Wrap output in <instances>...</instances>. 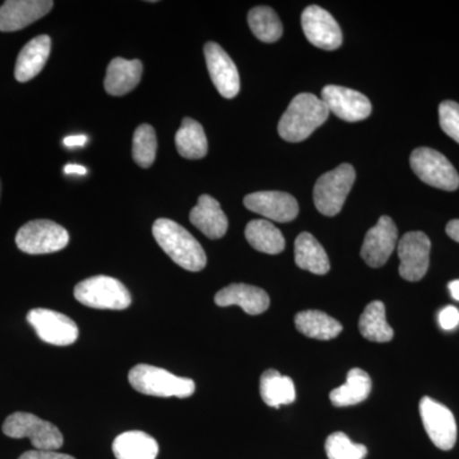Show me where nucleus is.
Wrapping results in <instances>:
<instances>
[{"instance_id": "obj_1", "label": "nucleus", "mask_w": 459, "mask_h": 459, "mask_svg": "<svg viewBox=\"0 0 459 459\" xmlns=\"http://www.w3.org/2000/svg\"><path fill=\"white\" fill-rule=\"evenodd\" d=\"M152 232L157 244L184 270L199 272L207 264L204 247L179 223L169 219H159L153 223Z\"/></svg>"}, {"instance_id": "obj_2", "label": "nucleus", "mask_w": 459, "mask_h": 459, "mask_svg": "<svg viewBox=\"0 0 459 459\" xmlns=\"http://www.w3.org/2000/svg\"><path fill=\"white\" fill-rule=\"evenodd\" d=\"M328 108L313 93H300L292 99L279 123V134L287 142H301L309 138L316 128L327 122Z\"/></svg>"}, {"instance_id": "obj_3", "label": "nucleus", "mask_w": 459, "mask_h": 459, "mask_svg": "<svg viewBox=\"0 0 459 459\" xmlns=\"http://www.w3.org/2000/svg\"><path fill=\"white\" fill-rule=\"evenodd\" d=\"M129 383L140 394L155 397L188 398L195 391V383L189 377H177L147 364L137 365L129 371Z\"/></svg>"}, {"instance_id": "obj_4", "label": "nucleus", "mask_w": 459, "mask_h": 459, "mask_svg": "<svg viewBox=\"0 0 459 459\" xmlns=\"http://www.w3.org/2000/svg\"><path fill=\"white\" fill-rule=\"evenodd\" d=\"M74 298L93 309L124 310L131 307L132 296L119 280L95 276L78 283Z\"/></svg>"}, {"instance_id": "obj_5", "label": "nucleus", "mask_w": 459, "mask_h": 459, "mask_svg": "<svg viewBox=\"0 0 459 459\" xmlns=\"http://www.w3.org/2000/svg\"><path fill=\"white\" fill-rule=\"evenodd\" d=\"M3 433L13 439L27 437L38 451H57L65 443V437L56 425L27 412L8 416L3 424Z\"/></svg>"}, {"instance_id": "obj_6", "label": "nucleus", "mask_w": 459, "mask_h": 459, "mask_svg": "<svg viewBox=\"0 0 459 459\" xmlns=\"http://www.w3.org/2000/svg\"><path fill=\"white\" fill-rule=\"evenodd\" d=\"M356 172L352 165L342 164L322 175L314 186V204L325 216L341 212L347 195L355 183Z\"/></svg>"}, {"instance_id": "obj_7", "label": "nucleus", "mask_w": 459, "mask_h": 459, "mask_svg": "<svg viewBox=\"0 0 459 459\" xmlns=\"http://www.w3.org/2000/svg\"><path fill=\"white\" fill-rule=\"evenodd\" d=\"M69 243L68 231L50 220H35L18 230L16 244L27 255H49L65 249Z\"/></svg>"}, {"instance_id": "obj_8", "label": "nucleus", "mask_w": 459, "mask_h": 459, "mask_svg": "<svg viewBox=\"0 0 459 459\" xmlns=\"http://www.w3.org/2000/svg\"><path fill=\"white\" fill-rule=\"evenodd\" d=\"M411 168L419 179L434 188L455 192L459 186V175L455 166L442 153L429 147L416 148L411 153Z\"/></svg>"}, {"instance_id": "obj_9", "label": "nucleus", "mask_w": 459, "mask_h": 459, "mask_svg": "<svg viewBox=\"0 0 459 459\" xmlns=\"http://www.w3.org/2000/svg\"><path fill=\"white\" fill-rule=\"evenodd\" d=\"M422 424L435 446L442 451H451L457 442V422L452 411L433 398L420 401Z\"/></svg>"}, {"instance_id": "obj_10", "label": "nucleus", "mask_w": 459, "mask_h": 459, "mask_svg": "<svg viewBox=\"0 0 459 459\" xmlns=\"http://www.w3.org/2000/svg\"><path fill=\"white\" fill-rule=\"evenodd\" d=\"M430 238L424 232L411 231L403 235L398 243L402 279L410 282L424 279L430 264Z\"/></svg>"}, {"instance_id": "obj_11", "label": "nucleus", "mask_w": 459, "mask_h": 459, "mask_svg": "<svg viewBox=\"0 0 459 459\" xmlns=\"http://www.w3.org/2000/svg\"><path fill=\"white\" fill-rule=\"evenodd\" d=\"M27 320L44 342L56 346H69L80 336L77 325L65 316L49 309H33L27 314Z\"/></svg>"}, {"instance_id": "obj_12", "label": "nucleus", "mask_w": 459, "mask_h": 459, "mask_svg": "<svg viewBox=\"0 0 459 459\" xmlns=\"http://www.w3.org/2000/svg\"><path fill=\"white\" fill-rule=\"evenodd\" d=\"M301 25L307 40L314 47L336 50L342 45V31L331 13L318 5H310L303 12Z\"/></svg>"}, {"instance_id": "obj_13", "label": "nucleus", "mask_w": 459, "mask_h": 459, "mask_svg": "<svg viewBox=\"0 0 459 459\" xmlns=\"http://www.w3.org/2000/svg\"><path fill=\"white\" fill-rule=\"evenodd\" d=\"M323 102L329 111L346 122H360L371 114V104L359 91L341 86H325L322 90Z\"/></svg>"}, {"instance_id": "obj_14", "label": "nucleus", "mask_w": 459, "mask_h": 459, "mask_svg": "<svg viewBox=\"0 0 459 459\" xmlns=\"http://www.w3.org/2000/svg\"><path fill=\"white\" fill-rule=\"evenodd\" d=\"M398 230L391 217L382 216L374 228L367 232L361 247V256L370 267L385 265L397 246Z\"/></svg>"}, {"instance_id": "obj_15", "label": "nucleus", "mask_w": 459, "mask_h": 459, "mask_svg": "<svg viewBox=\"0 0 459 459\" xmlns=\"http://www.w3.org/2000/svg\"><path fill=\"white\" fill-rule=\"evenodd\" d=\"M204 56L211 80L220 95L225 99H234L240 91V77L231 57L216 42L205 44Z\"/></svg>"}, {"instance_id": "obj_16", "label": "nucleus", "mask_w": 459, "mask_h": 459, "mask_svg": "<svg viewBox=\"0 0 459 459\" xmlns=\"http://www.w3.org/2000/svg\"><path fill=\"white\" fill-rule=\"evenodd\" d=\"M51 0H8L0 7V31L14 32L25 29L53 9Z\"/></svg>"}, {"instance_id": "obj_17", "label": "nucleus", "mask_w": 459, "mask_h": 459, "mask_svg": "<svg viewBox=\"0 0 459 459\" xmlns=\"http://www.w3.org/2000/svg\"><path fill=\"white\" fill-rule=\"evenodd\" d=\"M244 205L252 212L276 222H290L299 214V204L289 193L256 192L244 198Z\"/></svg>"}, {"instance_id": "obj_18", "label": "nucleus", "mask_w": 459, "mask_h": 459, "mask_svg": "<svg viewBox=\"0 0 459 459\" xmlns=\"http://www.w3.org/2000/svg\"><path fill=\"white\" fill-rule=\"evenodd\" d=\"M214 303L226 307L238 305L249 316H259L270 307V296L259 287L234 283L220 290L214 296Z\"/></svg>"}, {"instance_id": "obj_19", "label": "nucleus", "mask_w": 459, "mask_h": 459, "mask_svg": "<svg viewBox=\"0 0 459 459\" xmlns=\"http://www.w3.org/2000/svg\"><path fill=\"white\" fill-rule=\"evenodd\" d=\"M189 217L190 222L212 240L225 237L228 232V217L219 202L211 195H201L198 204L193 208Z\"/></svg>"}, {"instance_id": "obj_20", "label": "nucleus", "mask_w": 459, "mask_h": 459, "mask_svg": "<svg viewBox=\"0 0 459 459\" xmlns=\"http://www.w3.org/2000/svg\"><path fill=\"white\" fill-rule=\"evenodd\" d=\"M51 39L48 35H40L27 42L17 57L14 77L18 82H29L40 74L49 59Z\"/></svg>"}, {"instance_id": "obj_21", "label": "nucleus", "mask_w": 459, "mask_h": 459, "mask_svg": "<svg viewBox=\"0 0 459 459\" xmlns=\"http://www.w3.org/2000/svg\"><path fill=\"white\" fill-rule=\"evenodd\" d=\"M143 65L141 60H126L115 57L108 66L105 90L111 96H124L141 82Z\"/></svg>"}, {"instance_id": "obj_22", "label": "nucleus", "mask_w": 459, "mask_h": 459, "mask_svg": "<svg viewBox=\"0 0 459 459\" xmlns=\"http://www.w3.org/2000/svg\"><path fill=\"white\" fill-rule=\"evenodd\" d=\"M295 263L301 270L327 274L331 270L327 253L309 232H301L295 241Z\"/></svg>"}, {"instance_id": "obj_23", "label": "nucleus", "mask_w": 459, "mask_h": 459, "mask_svg": "<svg viewBox=\"0 0 459 459\" xmlns=\"http://www.w3.org/2000/svg\"><path fill=\"white\" fill-rule=\"evenodd\" d=\"M113 452L117 459H156L159 444L143 431H126L114 440Z\"/></svg>"}, {"instance_id": "obj_24", "label": "nucleus", "mask_w": 459, "mask_h": 459, "mask_svg": "<svg viewBox=\"0 0 459 459\" xmlns=\"http://www.w3.org/2000/svg\"><path fill=\"white\" fill-rule=\"evenodd\" d=\"M295 325L300 333L320 341L336 338L342 332V325L328 314L319 310H307L295 316Z\"/></svg>"}, {"instance_id": "obj_25", "label": "nucleus", "mask_w": 459, "mask_h": 459, "mask_svg": "<svg viewBox=\"0 0 459 459\" xmlns=\"http://www.w3.org/2000/svg\"><path fill=\"white\" fill-rule=\"evenodd\" d=\"M370 392L371 379L369 374L355 368L347 374L346 383L333 389L329 394V398H331L334 406H353V404H359L367 400Z\"/></svg>"}, {"instance_id": "obj_26", "label": "nucleus", "mask_w": 459, "mask_h": 459, "mask_svg": "<svg viewBox=\"0 0 459 459\" xmlns=\"http://www.w3.org/2000/svg\"><path fill=\"white\" fill-rule=\"evenodd\" d=\"M250 246L265 255H280L285 249V238L273 223L267 220H253L246 228Z\"/></svg>"}, {"instance_id": "obj_27", "label": "nucleus", "mask_w": 459, "mask_h": 459, "mask_svg": "<svg viewBox=\"0 0 459 459\" xmlns=\"http://www.w3.org/2000/svg\"><path fill=\"white\" fill-rule=\"evenodd\" d=\"M178 152L184 159H204L208 152V142L204 126L195 120L186 117L181 122L179 131L175 135Z\"/></svg>"}, {"instance_id": "obj_28", "label": "nucleus", "mask_w": 459, "mask_h": 459, "mask_svg": "<svg viewBox=\"0 0 459 459\" xmlns=\"http://www.w3.org/2000/svg\"><path fill=\"white\" fill-rule=\"evenodd\" d=\"M262 400L270 407L279 409L296 400L295 385L291 377L281 376L280 371L265 370L261 377Z\"/></svg>"}, {"instance_id": "obj_29", "label": "nucleus", "mask_w": 459, "mask_h": 459, "mask_svg": "<svg viewBox=\"0 0 459 459\" xmlns=\"http://www.w3.org/2000/svg\"><path fill=\"white\" fill-rule=\"evenodd\" d=\"M359 328L362 337L371 342H389L394 336V329L385 319V307L382 301H373L361 314Z\"/></svg>"}, {"instance_id": "obj_30", "label": "nucleus", "mask_w": 459, "mask_h": 459, "mask_svg": "<svg viewBox=\"0 0 459 459\" xmlns=\"http://www.w3.org/2000/svg\"><path fill=\"white\" fill-rule=\"evenodd\" d=\"M247 22L256 39L263 42H276L282 36L283 27L276 12L270 7H255L247 14Z\"/></svg>"}, {"instance_id": "obj_31", "label": "nucleus", "mask_w": 459, "mask_h": 459, "mask_svg": "<svg viewBox=\"0 0 459 459\" xmlns=\"http://www.w3.org/2000/svg\"><path fill=\"white\" fill-rule=\"evenodd\" d=\"M157 137L155 129L148 124H142L133 135V159L141 168L148 169L155 162Z\"/></svg>"}, {"instance_id": "obj_32", "label": "nucleus", "mask_w": 459, "mask_h": 459, "mask_svg": "<svg viewBox=\"0 0 459 459\" xmlns=\"http://www.w3.org/2000/svg\"><path fill=\"white\" fill-rule=\"evenodd\" d=\"M325 453L329 459H364L368 448L364 444L352 443L346 434L338 431L325 440Z\"/></svg>"}, {"instance_id": "obj_33", "label": "nucleus", "mask_w": 459, "mask_h": 459, "mask_svg": "<svg viewBox=\"0 0 459 459\" xmlns=\"http://www.w3.org/2000/svg\"><path fill=\"white\" fill-rule=\"evenodd\" d=\"M440 126L446 134L459 143V104L444 101L439 107Z\"/></svg>"}, {"instance_id": "obj_34", "label": "nucleus", "mask_w": 459, "mask_h": 459, "mask_svg": "<svg viewBox=\"0 0 459 459\" xmlns=\"http://www.w3.org/2000/svg\"><path fill=\"white\" fill-rule=\"evenodd\" d=\"M439 325L444 331H452L459 325V310L455 307H444L439 314Z\"/></svg>"}, {"instance_id": "obj_35", "label": "nucleus", "mask_w": 459, "mask_h": 459, "mask_svg": "<svg viewBox=\"0 0 459 459\" xmlns=\"http://www.w3.org/2000/svg\"><path fill=\"white\" fill-rule=\"evenodd\" d=\"M18 459H75L72 455H63V453H57L56 451H29L23 453Z\"/></svg>"}, {"instance_id": "obj_36", "label": "nucleus", "mask_w": 459, "mask_h": 459, "mask_svg": "<svg viewBox=\"0 0 459 459\" xmlns=\"http://www.w3.org/2000/svg\"><path fill=\"white\" fill-rule=\"evenodd\" d=\"M87 137L86 135H71V137L65 138L63 143H65V147H83L86 144Z\"/></svg>"}, {"instance_id": "obj_37", "label": "nucleus", "mask_w": 459, "mask_h": 459, "mask_svg": "<svg viewBox=\"0 0 459 459\" xmlns=\"http://www.w3.org/2000/svg\"><path fill=\"white\" fill-rule=\"evenodd\" d=\"M446 234H448V237L452 238L453 240L459 243V220H452V221L446 225Z\"/></svg>"}, {"instance_id": "obj_38", "label": "nucleus", "mask_w": 459, "mask_h": 459, "mask_svg": "<svg viewBox=\"0 0 459 459\" xmlns=\"http://www.w3.org/2000/svg\"><path fill=\"white\" fill-rule=\"evenodd\" d=\"M65 174H77V175H86L87 170L86 168L81 165L69 164L65 168Z\"/></svg>"}, {"instance_id": "obj_39", "label": "nucleus", "mask_w": 459, "mask_h": 459, "mask_svg": "<svg viewBox=\"0 0 459 459\" xmlns=\"http://www.w3.org/2000/svg\"><path fill=\"white\" fill-rule=\"evenodd\" d=\"M448 287L449 291H451L452 298L455 299V300L459 301V280L452 281Z\"/></svg>"}, {"instance_id": "obj_40", "label": "nucleus", "mask_w": 459, "mask_h": 459, "mask_svg": "<svg viewBox=\"0 0 459 459\" xmlns=\"http://www.w3.org/2000/svg\"><path fill=\"white\" fill-rule=\"evenodd\" d=\"M0 195H2V183H0Z\"/></svg>"}]
</instances>
